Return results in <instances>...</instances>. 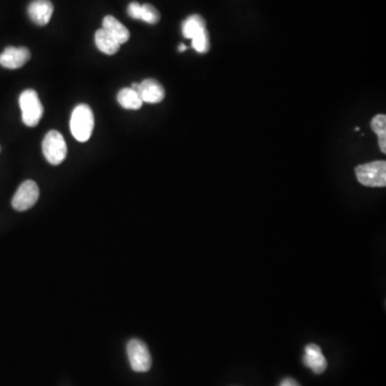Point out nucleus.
I'll return each mask as SVG.
<instances>
[{"label":"nucleus","mask_w":386,"mask_h":386,"mask_svg":"<svg viewBox=\"0 0 386 386\" xmlns=\"http://www.w3.org/2000/svg\"><path fill=\"white\" fill-rule=\"evenodd\" d=\"M357 181L366 187L386 186V162L383 160L361 164L355 168Z\"/></svg>","instance_id":"obj_2"},{"label":"nucleus","mask_w":386,"mask_h":386,"mask_svg":"<svg viewBox=\"0 0 386 386\" xmlns=\"http://www.w3.org/2000/svg\"><path fill=\"white\" fill-rule=\"evenodd\" d=\"M42 150L45 159L53 166H58L64 161L68 152L64 137L56 130H52L45 135L42 143Z\"/></svg>","instance_id":"obj_4"},{"label":"nucleus","mask_w":386,"mask_h":386,"mask_svg":"<svg viewBox=\"0 0 386 386\" xmlns=\"http://www.w3.org/2000/svg\"><path fill=\"white\" fill-rule=\"evenodd\" d=\"M192 47L200 54H205L209 51V34L207 30H202L192 38Z\"/></svg>","instance_id":"obj_15"},{"label":"nucleus","mask_w":386,"mask_h":386,"mask_svg":"<svg viewBox=\"0 0 386 386\" xmlns=\"http://www.w3.org/2000/svg\"><path fill=\"white\" fill-rule=\"evenodd\" d=\"M0 149H1V148H0Z\"/></svg>","instance_id":"obj_22"},{"label":"nucleus","mask_w":386,"mask_h":386,"mask_svg":"<svg viewBox=\"0 0 386 386\" xmlns=\"http://www.w3.org/2000/svg\"><path fill=\"white\" fill-rule=\"evenodd\" d=\"M370 127L378 135H386V116L384 114H379L372 118Z\"/></svg>","instance_id":"obj_17"},{"label":"nucleus","mask_w":386,"mask_h":386,"mask_svg":"<svg viewBox=\"0 0 386 386\" xmlns=\"http://www.w3.org/2000/svg\"><path fill=\"white\" fill-rule=\"evenodd\" d=\"M117 101L120 106L126 109V110H139L142 108L143 101L139 98V93L133 91L131 87L130 89H122L118 93Z\"/></svg>","instance_id":"obj_14"},{"label":"nucleus","mask_w":386,"mask_h":386,"mask_svg":"<svg viewBox=\"0 0 386 386\" xmlns=\"http://www.w3.org/2000/svg\"><path fill=\"white\" fill-rule=\"evenodd\" d=\"M95 127V117L91 109L87 104H78L72 112L70 130L72 135L80 142L91 139Z\"/></svg>","instance_id":"obj_1"},{"label":"nucleus","mask_w":386,"mask_h":386,"mask_svg":"<svg viewBox=\"0 0 386 386\" xmlns=\"http://www.w3.org/2000/svg\"><path fill=\"white\" fill-rule=\"evenodd\" d=\"M141 5L139 3H131L128 5V14L135 20H139V12H141Z\"/></svg>","instance_id":"obj_18"},{"label":"nucleus","mask_w":386,"mask_h":386,"mask_svg":"<svg viewBox=\"0 0 386 386\" xmlns=\"http://www.w3.org/2000/svg\"><path fill=\"white\" fill-rule=\"evenodd\" d=\"M20 106L25 125L27 127H36L45 112L37 91L34 89L23 91L20 95Z\"/></svg>","instance_id":"obj_3"},{"label":"nucleus","mask_w":386,"mask_h":386,"mask_svg":"<svg viewBox=\"0 0 386 386\" xmlns=\"http://www.w3.org/2000/svg\"><path fill=\"white\" fill-rule=\"evenodd\" d=\"M186 49H187V47H186V45H181L179 47V52H185V51H186Z\"/></svg>","instance_id":"obj_21"},{"label":"nucleus","mask_w":386,"mask_h":386,"mask_svg":"<svg viewBox=\"0 0 386 386\" xmlns=\"http://www.w3.org/2000/svg\"><path fill=\"white\" fill-rule=\"evenodd\" d=\"M27 12L34 24L45 26L51 20L54 7L49 0H32L28 5Z\"/></svg>","instance_id":"obj_9"},{"label":"nucleus","mask_w":386,"mask_h":386,"mask_svg":"<svg viewBox=\"0 0 386 386\" xmlns=\"http://www.w3.org/2000/svg\"><path fill=\"white\" fill-rule=\"evenodd\" d=\"M379 137V146L383 154L386 152V135H378Z\"/></svg>","instance_id":"obj_20"},{"label":"nucleus","mask_w":386,"mask_h":386,"mask_svg":"<svg viewBox=\"0 0 386 386\" xmlns=\"http://www.w3.org/2000/svg\"><path fill=\"white\" fill-rule=\"evenodd\" d=\"M139 20L144 21L148 24H157L160 20L159 11L157 10L154 5L145 3V5H141Z\"/></svg>","instance_id":"obj_16"},{"label":"nucleus","mask_w":386,"mask_h":386,"mask_svg":"<svg viewBox=\"0 0 386 386\" xmlns=\"http://www.w3.org/2000/svg\"><path fill=\"white\" fill-rule=\"evenodd\" d=\"M39 187L34 181H26L19 187L12 198V206L17 212H25L37 203Z\"/></svg>","instance_id":"obj_6"},{"label":"nucleus","mask_w":386,"mask_h":386,"mask_svg":"<svg viewBox=\"0 0 386 386\" xmlns=\"http://www.w3.org/2000/svg\"><path fill=\"white\" fill-rule=\"evenodd\" d=\"M102 25L103 30L108 32V34H110L120 45H124V43H126V42L129 40V30H128L120 21L116 20L115 17L112 16V15L105 16L104 19H103Z\"/></svg>","instance_id":"obj_11"},{"label":"nucleus","mask_w":386,"mask_h":386,"mask_svg":"<svg viewBox=\"0 0 386 386\" xmlns=\"http://www.w3.org/2000/svg\"><path fill=\"white\" fill-rule=\"evenodd\" d=\"M30 59V52L26 47H9L0 55V65L7 69H19Z\"/></svg>","instance_id":"obj_8"},{"label":"nucleus","mask_w":386,"mask_h":386,"mask_svg":"<svg viewBox=\"0 0 386 386\" xmlns=\"http://www.w3.org/2000/svg\"><path fill=\"white\" fill-rule=\"evenodd\" d=\"M304 364L317 374H323L328 368V361L323 355L322 350L315 343H310L305 348Z\"/></svg>","instance_id":"obj_10"},{"label":"nucleus","mask_w":386,"mask_h":386,"mask_svg":"<svg viewBox=\"0 0 386 386\" xmlns=\"http://www.w3.org/2000/svg\"><path fill=\"white\" fill-rule=\"evenodd\" d=\"M131 89L139 93L143 103H159L166 97V91L159 82L154 78H146L142 83H133Z\"/></svg>","instance_id":"obj_7"},{"label":"nucleus","mask_w":386,"mask_h":386,"mask_svg":"<svg viewBox=\"0 0 386 386\" xmlns=\"http://www.w3.org/2000/svg\"><path fill=\"white\" fill-rule=\"evenodd\" d=\"M128 359L135 372H146L152 367V355L142 340H130L127 345Z\"/></svg>","instance_id":"obj_5"},{"label":"nucleus","mask_w":386,"mask_h":386,"mask_svg":"<svg viewBox=\"0 0 386 386\" xmlns=\"http://www.w3.org/2000/svg\"><path fill=\"white\" fill-rule=\"evenodd\" d=\"M279 386H301L296 380L292 379V378H286L284 381L280 383Z\"/></svg>","instance_id":"obj_19"},{"label":"nucleus","mask_w":386,"mask_h":386,"mask_svg":"<svg viewBox=\"0 0 386 386\" xmlns=\"http://www.w3.org/2000/svg\"><path fill=\"white\" fill-rule=\"evenodd\" d=\"M95 43L99 51L106 55H114L120 51V43L103 28L95 32Z\"/></svg>","instance_id":"obj_12"},{"label":"nucleus","mask_w":386,"mask_h":386,"mask_svg":"<svg viewBox=\"0 0 386 386\" xmlns=\"http://www.w3.org/2000/svg\"><path fill=\"white\" fill-rule=\"evenodd\" d=\"M204 30H206L205 21H204L203 17L198 14H193L187 17L181 25L183 36L187 39H192L198 32Z\"/></svg>","instance_id":"obj_13"}]
</instances>
